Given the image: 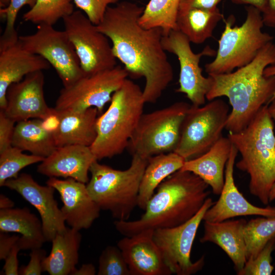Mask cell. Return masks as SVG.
Segmentation results:
<instances>
[{"label":"cell","mask_w":275,"mask_h":275,"mask_svg":"<svg viewBox=\"0 0 275 275\" xmlns=\"http://www.w3.org/2000/svg\"><path fill=\"white\" fill-rule=\"evenodd\" d=\"M73 0H37L34 6L25 12L23 19L39 24L53 25L60 19L74 12Z\"/></svg>","instance_id":"1f68e13d"},{"label":"cell","mask_w":275,"mask_h":275,"mask_svg":"<svg viewBox=\"0 0 275 275\" xmlns=\"http://www.w3.org/2000/svg\"><path fill=\"white\" fill-rule=\"evenodd\" d=\"M46 184L60 195L63 205L61 210L65 222L80 231L89 229L99 216V207L90 196L85 183L68 178L49 177Z\"/></svg>","instance_id":"ac0fdd59"},{"label":"cell","mask_w":275,"mask_h":275,"mask_svg":"<svg viewBox=\"0 0 275 275\" xmlns=\"http://www.w3.org/2000/svg\"><path fill=\"white\" fill-rule=\"evenodd\" d=\"M12 146L43 158L50 155L57 147L52 133L44 129L40 119L17 122Z\"/></svg>","instance_id":"f1b7e54d"},{"label":"cell","mask_w":275,"mask_h":275,"mask_svg":"<svg viewBox=\"0 0 275 275\" xmlns=\"http://www.w3.org/2000/svg\"><path fill=\"white\" fill-rule=\"evenodd\" d=\"M15 205L14 202L6 195H0V209L12 208Z\"/></svg>","instance_id":"7dc6e473"},{"label":"cell","mask_w":275,"mask_h":275,"mask_svg":"<svg viewBox=\"0 0 275 275\" xmlns=\"http://www.w3.org/2000/svg\"><path fill=\"white\" fill-rule=\"evenodd\" d=\"M28 264L19 269V274L40 275L43 271V263L46 257V251L41 248L32 250Z\"/></svg>","instance_id":"f35d334b"},{"label":"cell","mask_w":275,"mask_h":275,"mask_svg":"<svg viewBox=\"0 0 275 275\" xmlns=\"http://www.w3.org/2000/svg\"><path fill=\"white\" fill-rule=\"evenodd\" d=\"M264 74L266 76H275V65L267 66L264 70ZM274 99H275V92L269 103Z\"/></svg>","instance_id":"c3c4849f"},{"label":"cell","mask_w":275,"mask_h":275,"mask_svg":"<svg viewBox=\"0 0 275 275\" xmlns=\"http://www.w3.org/2000/svg\"><path fill=\"white\" fill-rule=\"evenodd\" d=\"M130 167L124 170L115 169L95 160L90 172L88 190L101 210L110 212L116 220H128L138 206L142 178L148 159L132 155Z\"/></svg>","instance_id":"8992f818"},{"label":"cell","mask_w":275,"mask_h":275,"mask_svg":"<svg viewBox=\"0 0 275 275\" xmlns=\"http://www.w3.org/2000/svg\"><path fill=\"white\" fill-rule=\"evenodd\" d=\"M98 275H130V272L119 247L108 245L101 252L98 261Z\"/></svg>","instance_id":"e575fe53"},{"label":"cell","mask_w":275,"mask_h":275,"mask_svg":"<svg viewBox=\"0 0 275 275\" xmlns=\"http://www.w3.org/2000/svg\"><path fill=\"white\" fill-rule=\"evenodd\" d=\"M15 122L0 109V152L13 146Z\"/></svg>","instance_id":"74e56055"},{"label":"cell","mask_w":275,"mask_h":275,"mask_svg":"<svg viewBox=\"0 0 275 275\" xmlns=\"http://www.w3.org/2000/svg\"><path fill=\"white\" fill-rule=\"evenodd\" d=\"M20 236L9 235L0 232V260H5L12 248L17 243Z\"/></svg>","instance_id":"60d3db41"},{"label":"cell","mask_w":275,"mask_h":275,"mask_svg":"<svg viewBox=\"0 0 275 275\" xmlns=\"http://www.w3.org/2000/svg\"><path fill=\"white\" fill-rule=\"evenodd\" d=\"M10 0H0L1 8H5L8 6Z\"/></svg>","instance_id":"816d5d0a"},{"label":"cell","mask_w":275,"mask_h":275,"mask_svg":"<svg viewBox=\"0 0 275 275\" xmlns=\"http://www.w3.org/2000/svg\"><path fill=\"white\" fill-rule=\"evenodd\" d=\"M0 232L20 234L21 250L40 248L46 241L41 221L27 207L1 209Z\"/></svg>","instance_id":"d4e9b609"},{"label":"cell","mask_w":275,"mask_h":275,"mask_svg":"<svg viewBox=\"0 0 275 275\" xmlns=\"http://www.w3.org/2000/svg\"><path fill=\"white\" fill-rule=\"evenodd\" d=\"M26 50L42 57L56 70L63 87L69 86L84 75L75 49L65 31L39 24L32 34L19 36Z\"/></svg>","instance_id":"4fadbf2b"},{"label":"cell","mask_w":275,"mask_h":275,"mask_svg":"<svg viewBox=\"0 0 275 275\" xmlns=\"http://www.w3.org/2000/svg\"><path fill=\"white\" fill-rule=\"evenodd\" d=\"M57 111L60 124L52 133L57 147L70 145L90 147L97 135L98 109L91 107L84 111Z\"/></svg>","instance_id":"cb8c5ba5"},{"label":"cell","mask_w":275,"mask_h":275,"mask_svg":"<svg viewBox=\"0 0 275 275\" xmlns=\"http://www.w3.org/2000/svg\"><path fill=\"white\" fill-rule=\"evenodd\" d=\"M161 43L166 51L175 54L179 61V87L176 92L184 94L192 105H204L211 86V79L209 75L205 77L203 75L200 62L204 56H215L216 51L206 46L201 52L195 53L190 41L178 30L163 36Z\"/></svg>","instance_id":"5bb4252c"},{"label":"cell","mask_w":275,"mask_h":275,"mask_svg":"<svg viewBox=\"0 0 275 275\" xmlns=\"http://www.w3.org/2000/svg\"><path fill=\"white\" fill-rule=\"evenodd\" d=\"M184 162L185 160L174 152L149 158L140 183L138 206L144 210L158 186L167 178L181 169Z\"/></svg>","instance_id":"4316f807"},{"label":"cell","mask_w":275,"mask_h":275,"mask_svg":"<svg viewBox=\"0 0 275 275\" xmlns=\"http://www.w3.org/2000/svg\"><path fill=\"white\" fill-rule=\"evenodd\" d=\"M246 18L240 26H233L234 17L225 20V28L218 41L214 59L205 65L209 74L229 73L250 63L273 37L263 32L262 13L251 6L245 7Z\"/></svg>","instance_id":"52a82bcc"},{"label":"cell","mask_w":275,"mask_h":275,"mask_svg":"<svg viewBox=\"0 0 275 275\" xmlns=\"http://www.w3.org/2000/svg\"><path fill=\"white\" fill-rule=\"evenodd\" d=\"M97 160L90 147L70 145L57 147L37 167V172L48 177L72 178L87 183L92 164Z\"/></svg>","instance_id":"ffe728a7"},{"label":"cell","mask_w":275,"mask_h":275,"mask_svg":"<svg viewBox=\"0 0 275 275\" xmlns=\"http://www.w3.org/2000/svg\"><path fill=\"white\" fill-rule=\"evenodd\" d=\"M96 270L93 264L91 263L82 264L78 269L75 268L71 275H95Z\"/></svg>","instance_id":"f6af8a7d"},{"label":"cell","mask_w":275,"mask_h":275,"mask_svg":"<svg viewBox=\"0 0 275 275\" xmlns=\"http://www.w3.org/2000/svg\"><path fill=\"white\" fill-rule=\"evenodd\" d=\"M81 241L79 231L67 228L51 241V250L43 263V271L50 275L71 274L79 260Z\"/></svg>","instance_id":"484cf974"},{"label":"cell","mask_w":275,"mask_h":275,"mask_svg":"<svg viewBox=\"0 0 275 275\" xmlns=\"http://www.w3.org/2000/svg\"><path fill=\"white\" fill-rule=\"evenodd\" d=\"M3 186L18 193L37 210L46 241L51 242L57 233L66 230V222L54 197L56 189L53 187L41 185L31 175L24 173L7 180Z\"/></svg>","instance_id":"9a60e30c"},{"label":"cell","mask_w":275,"mask_h":275,"mask_svg":"<svg viewBox=\"0 0 275 275\" xmlns=\"http://www.w3.org/2000/svg\"><path fill=\"white\" fill-rule=\"evenodd\" d=\"M50 67L42 57L23 48L19 40L0 50V109L6 106V93L11 84L21 81L30 73L47 70Z\"/></svg>","instance_id":"44dd1931"},{"label":"cell","mask_w":275,"mask_h":275,"mask_svg":"<svg viewBox=\"0 0 275 275\" xmlns=\"http://www.w3.org/2000/svg\"><path fill=\"white\" fill-rule=\"evenodd\" d=\"M268 105V112L271 118L275 120V99L272 100Z\"/></svg>","instance_id":"681fc988"},{"label":"cell","mask_w":275,"mask_h":275,"mask_svg":"<svg viewBox=\"0 0 275 275\" xmlns=\"http://www.w3.org/2000/svg\"><path fill=\"white\" fill-rule=\"evenodd\" d=\"M65 31L73 44L84 75L117 65L109 39L81 10L63 19Z\"/></svg>","instance_id":"8fae6325"},{"label":"cell","mask_w":275,"mask_h":275,"mask_svg":"<svg viewBox=\"0 0 275 275\" xmlns=\"http://www.w3.org/2000/svg\"><path fill=\"white\" fill-rule=\"evenodd\" d=\"M222 0H180L179 9L197 8L214 9Z\"/></svg>","instance_id":"b9f144b4"},{"label":"cell","mask_w":275,"mask_h":275,"mask_svg":"<svg viewBox=\"0 0 275 275\" xmlns=\"http://www.w3.org/2000/svg\"><path fill=\"white\" fill-rule=\"evenodd\" d=\"M243 219H227L218 222L204 221L201 243L212 242L218 246L233 262L236 273L244 267L246 261Z\"/></svg>","instance_id":"7402d4cb"},{"label":"cell","mask_w":275,"mask_h":275,"mask_svg":"<svg viewBox=\"0 0 275 275\" xmlns=\"http://www.w3.org/2000/svg\"><path fill=\"white\" fill-rule=\"evenodd\" d=\"M261 13L264 24L275 28V0H265Z\"/></svg>","instance_id":"7bdbcfd3"},{"label":"cell","mask_w":275,"mask_h":275,"mask_svg":"<svg viewBox=\"0 0 275 275\" xmlns=\"http://www.w3.org/2000/svg\"><path fill=\"white\" fill-rule=\"evenodd\" d=\"M269 202H272L275 200V183L272 185L269 194Z\"/></svg>","instance_id":"f907efd6"},{"label":"cell","mask_w":275,"mask_h":275,"mask_svg":"<svg viewBox=\"0 0 275 275\" xmlns=\"http://www.w3.org/2000/svg\"><path fill=\"white\" fill-rule=\"evenodd\" d=\"M275 65V44L265 45L249 64L229 73L209 74L211 86L206 95L211 101L225 96L232 107L226 129L229 133L244 129L275 92V76H266L265 69Z\"/></svg>","instance_id":"7a4b0ae2"},{"label":"cell","mask_w":275,"mask_h":275,"mask_svg":"<svg viewBox=\"0 0 275 275\" xmlns=\"http://www.w3.org/2000/svg\"><path fill=\"white\" fill-rule=\"evenodd\" d=\"M128 76L125 69L118 65L113 68L84 75L71 85L63 87L54 108L58 111H84L95 107L101 113Z\"/></svg>","instance_id":"30bf717a"},{"label":"cell","mask_w":275,"mask_h":275,"mask_svg":"<svg viewBox=\"0 0 275 275\" xmlns=\"http://www.w3.org/2000/svg\"><path fill=\"white\" fill-rule=\"evenodd\" d=\"M118 2L119 0H73L76 7L96 25L103 19L107 8Z\"/></svg>","instance_id":"8d00e7d4"},{"label":"cell","mask_w":275,"mask_h":275,"mask_svg":"<svg viewBox=\"0 0 275 275\" xmlns=\"http://www.w3.org/2000/svg\"><path fill=\"white\" fill-rule=\"evenodd\" d=\"M227 103L214 99L201 106L191 105L183 121L174 152L185 161L208 151L223 136L229 115Z\"/></svg>","instance_id":"9c48e42d"},{"label":"cell","mask_w":275,"mask_h":275,"mask_svg":"<svg viewBox=\"0 0 275 275\" xmlns=\"http://www.w3.org/2000/svg\"><path fill=\"white\" fill-rule=\"evenodd\" d=\"M238 152L232 144L225 172V182L217 201L206 211L204 221L218 222L235 217L257 215L275 217V207L256 206L249 202L238 190L234 178V168Z\"/></svg>","instance_id":"2e32d148"},{"label":"cell","mask_w":275,"mask_h":275,"mask_svg":"<svg viewBox=\"0 0 275 275\" xmlns=\"http://www.w3.org/2000/svg\"><path fill=\"white\" fill-rule=\"evenodd\" d=\"M224 15L218 7L214 9H179L176 19L177 30L190 42L202 44L211 37Z\"/></svg>","instance_id":"83f0119b"},{"label":"cell","mask_w":275,"mask_h":275,"mask_svg":"<svg viewBox=\"0 0 275 275\" xmlns=\"http://www.w3.org/2000/svg\"><path fill=\"white\" fill-rule=\"evenodd\" d=\"M275 249V237L271 239L257 256L246 260L238 275H270L274 267L271 264V253Z\"/></svg>","instance_id":"d590c367"},{"label":"cell","mask_w":275,"mask_h":275,"mask_svg":"<svg viewBox=\"0 0 275 275\" xmlns=\"http://www.w3.org/2000/svg\"><path fill=\"white\" fill-rule=\"evenodd\" d=\"M107 110L96 121V138L90 147L97 160L121 154L127 148L143 114V90L126 78L112 95Z\"/></svg>","instance_id":"5b68a950"},{"label":"cell","mask_w":275,"mask_h":275,"mask_svg":"<svg viewBox=\"0 0 275 275\" xmlns=\"http://www.w3.org/2000/svg\"><path fill=\"white\" fill-rule=\"evenodd\" d=\"M267 108L264 105L244 129L228 135L241 156L236 168L249 175L250 193L264 205L275 183L274 124Z\"/></svg>","instance_id":"277c9868"},{"label":"cell","mask_w":275,"mask_h":275,"mask_svg":"<svg viewBox=\"0 0 275 275\" xmlns=\"http://www.w3.org/2000/svg\"><path fill=\"white\" fill-rule=\"evenodd\" d=\"M213 203L208 197L198 212L188 221L176 227L154 230L153 239L172 274L191 275L203 268L205 257L193 262L191 252L204 215Z\"/></svg>","instance_id":"7c38bea8"},{"label":"cell","mask_w":275,"mask_h":275,"mask_svg":"<svg viewBox=\"0 0 275 275\" xmlns=\"http://www.w3.org/2000/svg\"><path fill=\"white\" fill-rule=\"evenodd\" d=\"M244 237L246 260L253 259L275 237V217L252 218L244 226Z\"/></svg>","instance_id":"4dcf8cb0"},{"label":"cell","mask_w":275,"mask_h":275,"mask_svg":"<svg viewBox=\"0 0 275 275\" xmlns=\"http://www.w3.org/2000/svg\"><path fill=\"white\" fill-rule=\"evenodd\" d=\"M42 126L45 130L50 133H53L58 128L60 124V118L57 110L52 108L51 112L43 120Z\"/></svg>","instance_id":"ee69618b"},{"label":"cell","mask_w":275,"mask_h":275,"mask_svg":"<svg viewBox=\"0 0 275 275\" xmlns=\"http://www.w3.org/2000/svg\"><path fill=\"white\" fill-rule=\"evenodd\" d=\"M209 185L193 173L179 170L158 186L145 212L134 221L116 220V229L124 236L147 230L181 225L194 216L210 194Z\"/></svg>","instance_id":"3957f363"},{"label":"cell","mask_w":275,"mask_h":275,"mask_svg":"<svg viewBox=\"0 0 275 275\" xmlns=\"http://www.w3.org/2000/svg\"><path fill=\"white\" fill-rule=\"evenodd\" d=\"M43 71L26 75L21 81L11 84L6 93L5 115L15 122L31 119L43 120L51 111L44 98Z\"/></svg>","instance_id":"e0dca14e"},{"label":"cell","mask_w":275,"mask_h":275,"mask_svg":"<svg viewBox=\"0 0 275 275\" xmlns=\"http://www.w3.org/2000/svg\"><path fill=\"white\" fill-rule=\"evenodd\" d=\"M154 230L124 236L117 245L121 251L130 275H171L160 251L153 239Z\"/></svg>","instance_id":"d6986e66"},{"label":"cell","mask_w":275,"mask_h":275,"mask_svg":"<svg viewBox=\"0 0 275 275\" xmlns=\"http://www.w3.org/2000/svg\"><path fill=\"white\" fill-rule=\"evenodd\" d=\"M20 249L17 243L12 248L10 253L6 258L5 263L3 267L4 274L6 275L19 274L18 268V254Z\"/></svg>","instance_id":"ab89813d"},{"label":"cell","mask_w":275,"mask_h":275,"mask_svg":"<svg viewBox=\"0 0 275 275\" xmlns=\"http://www.w3.org/2000/svg\"><path fill=\"white\" fill-rule=\"evenodd\" d=\"M190 104L176 102L142 115L127 148L132 155L145 159L174 152L178 144L181 128Z\"/></svg>","instance_id":"ba28073f"},{"label":"cell","mask_w":275,"mask_h":275,"mask_svg":"<svg viewBox=\"0 0 275 275\" xmlns=\"http://www.w3.org/2000/svg\"><path fill=\"white\" fill-rule=\"evenodd\" d=\"M37 0H10L9 4L1 8L0 14L6 19L4 32L0 38V50L18 41L19 36L15 29L17 16L22 7L28 5L31 8L35 5Z\"/></svg>","instance_id":"836d02e7"},{"label":"cell","mask_w":275,"mask_h":275,"mask_svg":"<svg viewBox=\"0 0 275 275\" xmlns=\"http://www.w3.org/2000/svg\"><path fill=\"white\" fill-rule=\"evenodd\" d=\"M21 149L12 146L0 152V186L9 179L18 176V173L24 168L41 162L45 158L23 154Z\"/></svg>","instance_id":"d6a6232c"},{"label":"cell","mask_w":275,"mask_h":275,"mask_svg":"<svg viewBox=\"0 0 275 275\" xmlns=\"http://www.w3.org/2000/svg\"><path fill=\"white\" fill-rule=\"evenodd\" d=\"M144 7L130 1L109 6L96 25L112 42L114 55L132 78L144 77L146 103H154L172 81L174 72L161 43L160 28L145 29L139 22Z\"/></svg>","instance_id":"6da1fadb"},{"label":"cell","mask_w":275,"mask_h":275,"mask_svg":"<svg viewBox=\"0 0 275 275\" xmlns=\"http://www.w3.org/2000/svg\"><path fill=\"white\" fill-rule=\"evenodd\" d=\"M236 4L246 5L255 7L262 12L265 0H230Z\"/></svg>","instance_id":"bcb514c9"},{"label":"cell","mask_w":275,"mask_h":275,"mask_svg":"<svg viewBox=\"0 0 275 275\" xmlns=\"http://www.w3.org/2000/svg\"><path fill=\"white\" fill-rule=\"evenodd\" d=\"M232 143L222 136L206 153L185 161L180 170L193 173L211 188L213 194L219 195L225 182V172Z\"/></svg>","instance_id":"603a6c76"},{"label":"cell","mask_w":275,"mask_h":275,"mask_svg":"<svg viewBox=\"0 0 275 275\" xmlns=\"http://www.w3.org/2000/svg\"><path fill=\"white\" fill-rule=\"evenodd\" d=\"M180 0H149L139 19L145 29L160 28L163 36L177 30L176 19Z\"/></svg>","instance_id":"f546056e"}]
</instances>
